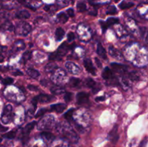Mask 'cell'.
I'll return each instance as SVG.
<instances>
[{"instance_id": "cell-45", "label": "cell", "mask_w": 148, "mask_h": 147, "mask_svg": "<svg viewBox=\"0 0 148 147\" xmlns=\"http://www.w3.org/2000/svg\"><path fill=\"white\" fill-rule=\"evenodd\" d=\"M95 63H96L97 66H98V68H101V67H102V63H101V61H100L99 59H98V58H95Z\"/></svg>"}, {"instance_id": "cell-11", "label": "cell", "mask_w": 148, "mask_h": 147, "mask_svg": "<svg viewBox=\"0 0 148 147\" xmlns=\"http://www.w3.org/2000/svg\"><path fill=\"white\" fill-rule=\"evenodd\" d=\"M97 53H98V56H101L102 59H106L107 58L106 51L104 48L103 47L102 45H101L100 43H98V46H97Z\"/></svg>"}, {"instance_id": "cell-19", "label": "cell", "mask_w": 148, "mask_h": 147, "mask_svg": "<svg viewBox=\"0 0 148 147\" xmlns=\"http://www.w3.org/2000/svg\"><path fill=\"white\" fill-rule=\"evenodd\" d=\"M27 73L30 77L33 78V79H37L40 76V73L37 70L34 69H31V68H29L27 70Z\"/></svg>"}, {"instance_id": "cell-2", "label": "cell", "mask_w": 148, "mask_h": 147, "mask_svg": "<svg viewBox=\"0 0 148 147\" xmlns=\"http://www.w3.org/2000/svg\"><path fill=\"white\" fill-rule=\"evenodd\" d=\"M12 107L11 105H7L4 108L3 113L1 117V122L4 124H7L12 120Z\"/></svg>"}, {"instance_id": "cell-28", "label": "cell", "mask_w": 148, "mask_h": 147, "mask_svg": "<svg viewBox=\"0 0 148 147\" xmlns=\"http://www.w3.org/2000/svg\"><path fill=\"white\" fill-rule=\"evenodd\" d=\"M120 82H121V84L122 85L123 88H124V89H126V90H127V89L130 88V83H129L127 81V79H124V78H121V81H120Z\"/></svg>"}, {"instance_id": "cell-16", "label": "cell", "mask_w": 148, "mask_h": 147, "mask_svg": "<svg viewBox=\"0 0 148 147\" xmlns=\"http://www.w3.org/2000/svg\"><path fill=\"white\" fill-rule=\"evenodd\" d=\"M108 49H109L110 54L112 56V57L116 58V59H121V53H120L118 50L115 49L114 47H112V46H110V47L108 48Z\"/></svg>"}, {"instance_id": "cell-33", "label": "cell", "mask_w": 148, "mask_h": 147, "mask_svg": "<svg viewBox=\"0 0 148 147\" xmlns=\"http://www.w3.org/2000/svg\"><path fill=\"white\" fill-rule=\"evenodd\" d=\"M73 112H74V109H70L69 110H68L67 112L64 114V118H66V120H72Z\"/></svg>"}, {"instance_id": "cell-30", "label": "cell", "mask_w": 148, "mask_h": 147, "mask_svg": "<svg viewBox=\"0 0 148 147\" xmlns=\"http://www.w3.org/2000/svg\"><path fill=\"white\" fill-rule=\"evenodd\" d=\"M119 22V20L115 17H109V18L107 20L106 23L108 25H112V24H116Z\"/></svg>"}, {"instance_id": "cell-13", "label": "cell", "mask_w": 148, "mask_h": 147, "mask_svg": "<svg viewBox=\"0 0 148 147\" xmlns=\"http://www.w3.org/2000/svg\"><path fill=\"white\" fill-rule=\"evenodd\" d=\"M36 99H37L38 102H40V103H46V102H49V101L51 100L52 98L51 97V96L46 95H40L36 97Z\"/></svg>"}, {"instance_id": "cell-10", "label": "cell", "mask_w": 148, "mask_h": 147, "mask_svg": "<svg viewBox=\"0 0 148 147\" xmlns=\"http://www.w3.org/2000/svg\"><path fill=\"white\" fill-rule=\"evenodd\" d=\"M69 49V46L66 45V43H62V46H60V47L59 48V49L57 50V53L61 57L64 56L66 53H67V50Z\"/></svg>"}, {"instance_id": "cell-35", "label": "cell", "mask_w": 148, "mask_h": 147, "mask_svg": "<svg viewBox=\"0 0 148 147\" xmlns=\"http://www.w3.org/2000/svg\"><path fill=\"white\" fill-rule=\"evenodd\" d=\"M117 12L116 8L114 6H110L107 11V14H114Z\"/></svg>"}, {"instance_id": "cell-27", "label": "cell", "mask_w": 148, "mask_h": 147, "mask_svg": "<svg viewBox=\"0 0 148 147\" xmlns=\"http://www.w3.org/2000/svg\"><path fill=\"white\" fill-rule=\"evenodd\" d=\"M129 76H130V79L132 81L140 80V76H139L138 73L136 71H132V72H131V73H130Z\"/></svg>"}, {"instance_id": "cell-17", "label": "cell", "mask_w": 148, "mask_h": 147, "mask_svg": "<svg viewBox=\"0 0 148 147\" xmlns=\"http://www.w3.org/2000/svg\"><path fill=\"white\" fill-rule=\"evenodd\" d=\"M112 76H113V74L111 69H110L108 67H106L105 69H104L103 71V74H102L103 78L104 79H106V80H108V79L112 78Z\"/></svg>"}, {"instance_id": "cell-1", "label": "cell", "mask_w": 148, "mask_h": 147, "mask_svg": "<svg viewBox=\"0 0 148 147\" xmlns=\"http://www.w3.org/2000/svg\"><path fill=\"white\" fill-rule=\"evenodd\" d=\"M30 30H31V27L28 23L25 22H20L16 24L15 27H14V31H15L16 34L19 35H27L30 33Z\"/></svg>"}, {"instance_id": "cell-29", "label": "cell", "mask_w": 148, "mask_h": 147, "mask_svg": "<svg viewBox=\"0 0 148 147\" xmlns=\"http://www.w3.org/2000/svg\"><path fill=\"white\" fill-rule=\"evenodd\" d=\"M49 59L51 61H56V60H61L62 57L58 54L57 52H54V53H51L49 56Z\"/></svg>"}, {"instance_id": "cell-54", "label": "cell", "mask_w": 148, "mask_h": 147, "mask_svg": "<svg viewBox=\"0 0 148 147\" xmlns=\"http://www.w3.org/2000/svg\"><path fill=\"white\" fill-rule=\"evenodd\" d=\"M0 79H1V76H0Z\"/></svg>"}, {"instance_id": "cell-37", "label": "cell", "mask_w": 148, "mask_h": 147, "mask_svg": "<svg viewBox=\"0 0 148 147\" xmlns=\"http://www.w3.org/2000/svg\"><path fill=\"white\" fill-rule=\"evenodd\" d=\"M25 2H27L29 4V7H31V5H34V3L36 4H41L40 0H25Z\"/></svg>"}, {"instance_id": "cell-44", "label": "cell", "mask_w": 148, "mask_h": 147, "mask_svg": "<svg viewBox=\"0 0 148 147\" xmlns=\"http://www.w3.org/2000/svg\"><path fill=\"white\" fill-rule=\"evenodd\" d=\"M27 88H28L30 91H38V88L37 86H34V85H32V84L28 85Z\"/></svg>"}, {"instance_id": "cell-52", "label": "cell", "mask_w": 148, "mask_h": 147, "mask_svg": "<svg viewBox=\"0 0 148 147\" xmlns=\"http://www.w3.org/2000/svg\"><path fill=\"white\" fill-rule=\"evenodd\" d=\"M114 1H115V2H118V1H119V0H114Z\"/></svg>"}, {"instance_id": "cell-40", "label": "cell", "mask_w": 148, "mask_h": 147, "mask_svg": "<svg viewBox=\"0 0 148 147\" xmlns=\"http://www.w3.org/2000/svg\"><path fill=\"white\" fill-rule=\"evenodd\" d=\"M75 34H74L72 32H70V33H68L67 35V39H68V41L69 42H72V40H75Z\"/></svg>"}, {"instance_id": "cell-32", "label": "cell", "mask_w": 148, "mask_h": 147, "mask_svg": "<svg viewBox=\"0 0 148 147\" xmlns=\"http://www.w3.org/2000/svg\"><path fill=\"white\" fill-rule=\"evenodd\" d=\"M86 84L88 87L90 88H94L95 86V82L91 78H88L86 80Z\"/></svg>"}, {"instance_id": "cell-4", "label": "cell", "mask_w": 148, "mask_h": 147, "mask_svg": "<svg viewBox=\"0 0 148 147\" xmlns=\"http://www.w3.org/2000/svg\"><path fill=\"white\" fill-rule=\"evenodd\" d=\"M77 102L79 105H84L88 102V99H89V95L85 92H79L77 95Z\"/></svg>"}, {"instance_id": "cell-23", "label": "cell", "mask_w": 148, "mask_h": 147, "mask_svg": "<svg viewBox=\"0 0 148 147\" xmlns=\"http://www.w3.org/2000/svg\"><path fill=\"white\" fill-rule=\"evenodd\" d=\"M134 5L132 2H127V1H122L119 4V7L121 10H125V9H129Z\"/></svg>"}, {"instance_id": "cell-46", "label": "cell", "mask_w": 148, "mask_h": 147, "mask_svg": "<svg viewBox=\"0 0 148 147\" xmlns=\"http://www.w3.org/2000/svg\"><path fill=\"white\" fill-rule=\"evenodd\" d=\"M105 99V97L103 96H101V97H98L97 98H95V101L96 102H100V101H103Z\"/></svg>"}, {"instance_id": "cell-25", "label": "cell", "mask_w": 148, "mask_h": 147, "mask_svg": "<svg viewBox=\"0 0 148 147\" xmlns=\"http://www.w3.org/2000/svg\"><path fill=\"white\" fill-rule=\"evenodd\" d=\"M77 8L79 12H85L87 10V6L85 4V3L82 2V1H79L77 3Z\"/></svg>"}, {"instance_id": "cell-53", "label": "cell", "mask_w": 148, "mask_h": 147, "mask_svg": "<svg viewBox=\"0 0 148 147\" xmlns=\"http://www.w3.org/2000/svg\"><path fill=\"white\" fill-rule=\"evenodd\" d=\"M2 70V67H1V66H0V71H1Z\"/></svg>"}, {"instance_id": "cell-3", "label": "cell", "mask_w": 148, "mask_h": 147, "mask_svg": "<svg viewBox=\"0 0 148 147\" xmlns=\"http://www.w3.org/2000/svg\"><path fill=\"white\" fill-rule=\"evenodd\" d=\"M36 122H31L30 123L27 124L25 127L24 128L23 131V141L25 142V141H27V137H28L29 133H30V131L34 128L35 125H36Z\"/></svg>"}, {"instance_id": "cell-8", "label": "cell", "mask_w": 148, "mask_h": 147, "mask_svg": "<svg viewBox=\"0 0 148 147\" xmlns=\"http://www.w3.org/2000/svg\"><path fill=\"white\" fill-rule=\"evenodd\" d=\"M111 66L113 69L116 71V72H119L120 74H124L127 71V67L124 65L119 64L117 63H111Z\"/></svg>"}, {"instance_id": "cell-9", "label": "cell", "mask_w": 148, "mask_h": 147, "mask_svg": "<svg viewBox=\"0 0 148 147\" xmlns=\"http://www.w3.org/2000/svg\"><path fill=\"white\" fill-rule=\"evenodd\" d=\"M66 108V105L63 103H59V104H55V105H52L51 106V110L55 111L56 112H62Z\"/></svg>"}, {"instance_id": "cell-7", "label": "cell", "mask_w": 148, "mask_h": 147, "mask_svg": "<svg viewBox=\"0 0 148 147\" xmlns=\"http://www.w3.org/2000/svg\"><path fill=\"white\" fill-rule=\"evenodd\" d=\"M108 138H109L110 141H111V142L114 143H114L117 142V141H118L119 139V134L118 131H117L116 125L114 126L112 131L109 133V134H108Z\"/></svg>"}, {"instance_id": "cell-50", "label": "cell", "mask_w": 148, "mask_h": 147, "mask_svg": "<svg viewBox=\"0 0 148 147\" xmlns=\"http://www.w3.org/2000/svg\"><path fill=\"white\" fill-rule=\"evenodd\" d=\"M4 60V57L2 56V55L0 54V62H3Z\"/></svg>"}, {"instance_id": "cell-12", "label": "cell", "mask_w": 148, "mask_h": 147, "mask_svg": "<svg viewBox=\"0 0 148 147\" xmlns=\"http://www.w3.org/2000/svg\"><path fill=\"white\" fill-rule=\"evenodd\" d=\"M25 47V44L23 40H18V41L15 42L13 46L12 50L13 51H19L20 50H23Z\"/></svg>"}, {"instance_id": "cell-5", "label": "cell", "mask_w": 148, "mask_h": 147, "mask_svg": "<svg viewBox=\"0 0 148 147\" xmlns=\"http://www.w3.org/2000/svg\"><path fill=\"white\" fill-rule=\"evenodd\" d=\"M84 66H85V68L86 69V70L88 71L89 73L95 75V69L93 66V64H92V61H91L90 59H86L84 61Z\"/></svg>"}, {"instance_id": "cell-41", "label": "cell", "mask_w": 148, "mask_h": 147, "mask_svg": "<svg viewBox=\"0 0 148 147\" xmlns=\"http://www.w3.org/2000/svg\"><path fill=\"white\" fill-rule=\"evenodd\" d=\"M100 23H101V27H102V29H103V32H105L106 31V30L107 28H108V24H107V23H106V22H103V21H100Z\"/></svg>"}, {"instance_id": "cell-20", "label": "cell", "mask_w": 148, "mask_h": 147, "mask_svg": "<svg viewBox=\"0 0 148 147\" xmlns=\"http://www.w3.org/2000/svg\"><path fill=\"white\" fill-rule=\"evenodd\" d=\"M41 136L43 137L44 139H46V141H52L55 138L54 135L49 132H43L41 133Z\"/></svg>"}, {"instance_id": "cell-43", "label": "cell", "mask_w": 148, "mask_h": 147, "mask_svg": "<svg viewBox=\"0 0 148 147\" xmlns=\"http://www.w3.org/2000/svg\"><path fill=\"white\" fill-rule=\"evenodd\" d=\"M67 14L69 16V17H73L74 16H75V12H74L73 9H69V10H67Z\"/></svg>"}, {"instance_id": "cell-18", "label": "cell", "mask_w": 148, "mask_h": 147, "mask_svg": "<svg viewBox=\"0 0 148 147\" xmlns=\"http://www.w3.org/2000/svg\"><path fill=\"white\" fill-rule=\"evenodd\" d=\"M56 40L57 41H60L63 39L64 36V30L62 28V27H59L56 29Z\"/></svg>"}, {"instance_id": "cell-49", "label": "cell", "mask_w": 148, "mask_h": 147, "mask_svg": "<svg viewBox=\"0 0 148 147\" xmlns=\"http://www.w3.org/2000/svg\"><path fill=\"white\" fill-rule=\"evenodd\" d=\"M55 147H69V146L68 145H66V144H59V145L56 146Z\"/></svg>"}, {"instance_id": "cell-22", "label": "cell", "mask_w": 148, "mask_h": 147, "mask_svg": "<svg viewBox=\"0 0 148 147\" xmlns=\"http://www.w3.org/2000/svg\"><path fill=\"white\" fill-rule=\"evenodd\" d=\"M64 91V89L59 86H53L51 89V92L53 94H56V95H60V94L63 93Z\"/></svg>"}, {"instance_id": "cell-24", "label": "cell", "mask_w": 148, "mask_h": 147, "mask_svg": "<svg viewBox=\"0 0 148 147\" xmlns=\"http://www.w3.org/2000/svg\"><path fill=\"white\" fill-rule=\"evenodd\" d=\"M30 57H31V52L30 51L25 52L23 55V57H22L21 62L22 63H23H23H25L27 61H28L29 59H30Z\"/></svg>"}, {"instance_id": "cell-47", "label": "cell", "mask_w": 148, "mask_h": 147, "mask_svg": "<svg viewBox=\"0 0 148 147\" xmlns=\"http://www.w3.org/2000/svg\"><path fill=\"white\" fill-rule=\"evenodd\" d=\"M13 74L14 75H16V76H22L23 75V73H22L21 71H14V73H13Z\"/></svg>"}, {"instance_id": "cell-31", "label": "cell", "mask_w": 148, "mask_h": 147, "mask_svg": "<svg viewBox=\"0 0 148 147\" xmlns=\"http://www.w3.org/2000/svg\"><path fill=\"white\" fill-rule=\"evenodd\" d=\"M16 135V133L14 131H10V132L4 134L3 135V137L6 138H8V139H12L15 137Z\"/></svg>"}, {"instance_id": "cell-14", "label": "cell", "mask_w": 148, "mask_h": 147, "mask_svg": "<svg viewBox=\"0 0 148 147\" xmlns=\"http://www.w3.org/2000/svg\"><path fill=\"white\" fill-rule=\"evenodd\" d=\"M139 10L141 15L148 19V4H142L139 7Z\"/></svg>"}, {"instance_id": "cell-26", "label": "cell", "mask_w": 148, "mask_h": 147, "mask_svg": "<svg viewBox=\"0 0 148 147\" xmlns=\"http://www.w3.org/2000/svg\"><path fill=\"white\" fill-rule=\"evenodd\" d=\"M80 81L77 78H71L70 80H69V84H70L71 86L72 87H75V86H77L78 84H79Z\"/></svg>"}, {"instance_id": "cell-51", "label": "cell", "mask_w": 148, "mask_h": 147, "mask_svg": "<svg viewBox=\"0 0 148 147\" xmlns=\"http://www.w3.org/2000/svg\"><path fill=\"white\" fill-rule=\"evenodd\" d=\"M146 35V40H147V42L148 43V33H147V34H145V33L144 35Z\"/></svg>"}, {"instance_id": "cell-38", "label": "cell", "mask_w": 148, "mask_h": 147, "mask_svg": "<svg viewBox=\"0 0 148 147\" xmlns=\"http://www.w3.org/2000/svg\"><path fill=\"white\" fill-rule=\"evenodd\" d=\"M13 82H14L13 79H12V78L10 77H7V78H5L4 79H3L2 83L5 85H10V84H12L13 83Z\"/></svg>"}, {"instance_id": "cell-15", "label": "cell", "mask_w": 148, "mask_h": 147, "mask_svg": "<svg viewBox=\"0 0 148 147\" xmlns=\"http://www.w3.org/2000/svg\"><path fill=\"white\" fill-rule=\"evenodd\" d=\"M30 16V13L27 10H20L16 13V17L19 19H27Z\"/></svg>"}, {"instance_id": "cell-42", "label": "cell", "mask_w": 148, "mask_h": 147, "mask_svg": "<svg viewBox=\"0 0 148 147\" xmlns=\"http://www.w3.org/2000/svg\"><path fill=\"white\" fill-rule=\"evenodd\" d=\"M147 138H145V139H143V141H141V143L139 145V147H146L147 146Z\"/></svg>"}, {"instance_id": "cell-48", "label": "cell", "mask_w": 148, "mask_h": 147, "mask_svg": "<svg viewBox=\"0 0 148 147\" xmlns=\"http://www.w3.org/2000/svg\"><path fill=\"white\" fill-rule=\"evenodd\" d=\"M8 130V128H7V127H3L2 125H0V131H2V132H4V131H6Z\"/></svg>"}, {"instance_id": "cell-34", "label": "cell", "mask_w": 148, "mask_h": 147, "mask_svg": "<svg viewBox=\"0 0 148 147\" xmlns=\"http://www.w3.org/2000/svg\"><path fill=\"white\" fill-rule=\"evenodd\" d=\"M71 1L72 0H56L58 4L61 6H63V7H65V6H67L68 4H70Z\"/></svg>"}, {"instance_id": "cell-39", "label": "cell", "mask_w": 148, "mask_h": 147, "mask_svg": "<svg viewBox=\"0 0 148 147\" xmlns=\"http://www.w3.org/2000/svg\"><path fill=\"white\" fill-rule=\"evenodd\" d=\"M72 93L71 92H67L66 93V95H64V100L66 101V102H69L72 100Z\"/></svg>"}, {"instance_id": "cell-21", "label": "cell", "mask_w": 148, "mask_h": 147, "mask_svg": "<svg viewBox=\"0 0 148 147\" xmlns=\"http://www.w3.org/2000/svg\"><path fill=\"white\" fill-rule=\"evenodd\" d=\"M57 20H59L60 22L65 23L68 20V17L66 14L64 12H60L59 14H57Z\"/></svg>"}, {"instance_id": "cell-36", "label": "cell", "mask_w": 148, "mask_h": 147, "mask_svg": "<svg viewBox=\"0 0 148 147\" xmlns=\"http://www.w3.org/2000/svg\"><path fill=\"white\" fill-rule=\"evenodd\" d=\"M46 112H47V110L45 109V108H41V109H40L38 111V112L36 113V115H35V118H39V117L42 116L43 114L46 113Z\"/></svg>"}, {"instance_id": "cell-6", "label": "cell", "mask_w": 148, "mask_h": 147, "mask_svg": "<svg viewBox=\"0 0 148 147\" xmlns=\"http://www.w3.org/2000/svg\"><path fill=\"white\" fill-rule=\"evenodd\" d=\"M66 67L67 70L73 74H78L80 72V69H79V67L72 62H67L66 63Z\"/></svg>"}]
</instances>
